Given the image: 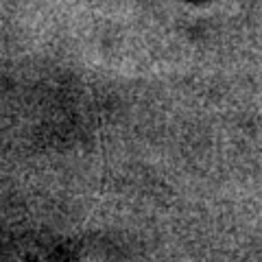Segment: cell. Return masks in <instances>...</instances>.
<instances>
[]
</instances>
